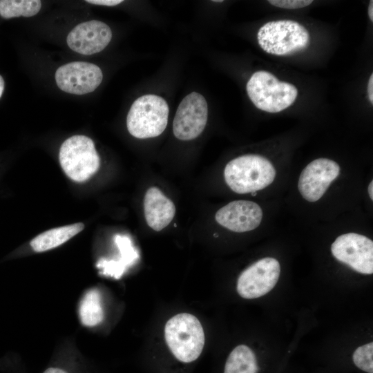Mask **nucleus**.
Listing matches in <instances>:
<instances>
[{"instance_id": "f257e3e1", "label": "nucleus", "mask_w": 373, "mask_h": 373, "mask_svg": "<svg viewBox=\"0 0 373 373\" xmlns=\"http://www.w3.org/2000/svg\"><path fill=\"white\" fill-rule=\"evenodd\" d=\"M276 175L272 163L265 157L256 154L237 157L229 162L224 170L227 184L239 194L266 188L274 182Z\"/></svg>"}, {"instance_id": "f03ea898", "label": "nucleus", "mask_w": 373, "mask_h": 373, "mask_svg": "<svg viewBox=\"0 0 373 373\" xmlns=\"http://www.w3.org/2000/svg\"><path fill=\"white\" fill-rule=\"evenodd\" d=\"M260 47L267 53L286 56L300 52L310 44L306 28L291 19L270 21L257 32Z\"/></svg>"}, {"instance_id": "7ed1b4c3", "label": "nucleus", "mask_w": 373, "mask_h": 373, "mask_svg": "<svg viewBox=\"0 0 373 373\" xmlns=\"http://www.w3.org/2000/svg\"><path fill=\"white\" fill-rule=\"evenodd\" d=\"M166 343L175 357L183 363L196 360L204 345V334L200 321L189 313L171 317L164 327Z\"/></svg>"}, {"instance_id": "20e7f679", "label": "nucleus", "mask_w": 373, "mask_h": 373, "mask_svg": "<svg viewBox=\"0 0 373 373\" xmlns=\"http://www.w3.org/2000/svg\"><path fill=\"white\" fill-rule=\"evenodd\" d=\"M246 89L256 108L271 113L287 108L298 96V89L294 85L279 80L266 70L255 72L248 80Z\"/></svg>"}, {"instance_id": "39448f33", "label": "nucleus", "mask_w": 373, "mask_h": 373, "mask_svg": "<svg viewBox=\"0 0 373 373\" xmlns=\"http://www.w3.org/2000/svg\"><path fill=\"white\" fill-rule=\"evenodd\" d=\"M169 106L161 97L145 95L131 105L126 117V126L131 135L139 139L155 137L165 130Z\"/></svg>"}, {"instance_id": "423d86ee", "label": "nucleus", "mask_w": 373, "mask_h": 373, "mask_svg": "<svg viewBox=\"0 0 373 373\" xmlns=\"http://www.w3.org/2000/svg\"><path fill=\"white\" fill-rule=\"evenodd\" d=\"M59 160L66 175L77 182L90 178L100 164L93 141L83 135L71 136L62 143Z\"/></svg>"}, {"instance_id": "0eeeda50", "label": "nucleus", "mask_w": 373, "mask_h": 373, "mask_svg": "<svg viewBox=\"0 0 373 373\" xmlns=\"http://www.w3.org/2000/svg\"><path fill=\"white\" fill-rule=\"evenodd\" d=\"M333 256L363 274L373 273V242L365 236L347 233L338 236L331 245Z\"/></svg>"}, {"instance_id": "6e6552de", "label": "nucleus", "mask_w": 373, "mask_h": 373, "mask_svg": "<svg viewBox=\"0 0 373 373\" xmlns=\"http://www.w3.org/2000/svg\"><path fill=\"white\" fill-rule=\"evenodd\" d=\"M280 265L274 258L260 259L245 269L239 276L236 289L243 298L253 299L269 292L276 285Z\"/></svg>"}, {"instance_id": "1a4fd4ad", "label": "nucleus", "mask_w": 373, "mask_h": 373, "mask_svg": "<svg viewBox=\"0 0 373 373\" xmlns=\"http://www.w3.org/2000/svg\"><path fill=\"white\" fill-rule=\"evenodd\" d=\"M208 118L205 98L197 92L187 95L180 103L173 123V131L180 140H191L203 131Z\"/></svg>"}, {"instance_id": "9d476101", "label": "nucleus", "mask_w": 373, "mask_h": 373, "mask_svg": "<svg viewBox=\"0 0 373 373\" xmlns=\"http://www.w3.org/2000/svg\"><path fill=\"white\" fill-rule=\"evenodd\" d=\"M340 170L338 164L329 158L312 161L302 171L298 179V189L302 197L310 202L318 201L338 176Z\"/></svg>"}, {"instance_id": "9b49d317", "label": "nucleus", "mask_w": 373, "mask_h": 373, "mask_svg": "<svg viewBox=\"0 0 373 373\" xmlns=\"http://www.w3.org/2000/svg\"><path fill=\"white\" fill-rule=\"evenodd\" d=\"M103 79L102 70L97 65L74 61L57 68L55 81L63 91L74 95H85L94 91Z\"/></svg>"}, {"instance_id": "f8f14e48", "label": "nucleus", "mask_w": 373, "mask_h": 373, "mask_svg": "<svg viewBox=\"0 0 373 373\" xmlns=\"http://www.w3.org/2000/svg\"><path fill=\"white\" fill-rule=\"evenodd\" d=\"M111 38L112 31L106 23L90 20L77 25L68 35L66 42L73 51L90 55L103 50Z\"/></svg>"}, {"instance_id": "ddd939ff", "label": "nucleus", "mask_w": 373, "mask_h": 373, "mask_svg": "<svg viewBox=\"0 0 373 373\" xmlns=\"http://www.w3.org/2000/svg\"><path fill=\"white\" fill-rule=\"evenodd\" d=\"M262 210L256 202L236 200L220 208L215 215L216 222L234 232L242 233L256 229L262 219Z\"/></svg>"}, {"instance_id": "4468645a", "label": "nucleus", "mask_w": 373, "mask_h": 373, "mask_svg": "<svg viewBox=\"0 0 373 373\" xmlns=\"http://www.w3.org/2000/svg\"><path fill=\"white\" fill-rule=\"evenodd\" d=\"M144 216L147 224L153 230L160 231L173 219L175 207L157 187H150L144 200Z\"/></svg>"}, {"instance_id": "2eb2a0df", "label": "nucleus", "mask_w": 373, "mask_h": 373, "mask_svg": "<svg viewBox=\"0 0 373 373\" xmlns=\"http://www.w3.org/2000/svg\"><path fill=\"white\" fill-rule=\"evenodd\" d=\"M115 242L119 250L121 258L115 260H103L99 266L103 269L105 275L119 278L125 271L127 267L132 265L139 258V254L131 239L122 235H116Z\"/></svg>"}, {"instance_id": "dca6fc26", "label": "nucleus", "mask_w": 373, "mask_h": 373, "mask_svg": "<svg viewBox=\"0 0 373 373\" xmlns=\"http://www.w3.org/2000/svg\"><path fill=\"white\" fill-rule=\"evenodd\" d=\"M84 228V223L78 222L49 229L34 238L30 241V246L36 252L54 249L74 237Z\"/></svg>"}, {"instance_id": "f3484780", "label": "nucleus", "mask_w": 373, "mask_h": 373, "mask_svg": "<svg viewBox=\"0 0 373 373\" xmlns=\"http://www.w3.org/2000/svg\"><path fill=\"white\" fill-rule=\"evenodd\" d=\"M258 366L253 350L245 345L236 347L225 363L224 373H257Z\"/></svg>"}, {"instance_id": "a211bd4d", "label": "nucleus", "mask_w": 373, "mask_h": 373, "mask_svg": "<svg viewBox=\"0 0 373 373\" xmlns=\"http://www.w3.org/2000/svg\"><path fill=\"white\" fill-rule=\"evenodd\" d=\"M79 318L86 327H94L104 318L101 296L97 289L88 290L81 300L79 309Z\"/></svg>"}, {"instance_id": "6ab92c4d", "label": "nucleus", "mask_w": 373, "mask_h": 373, "mask_svg": "<svg viewBox=\"0 0 373 373\" xmlns=\"http://www.w3.org/2000/svg\"><path fill=\"white\" fill-rule=\"evenodd\" d=\"M41 8L39 0H1L0 16L4 19L30 17L37 15Z\"/></svg>"}, {"instance_id": "aec40b11", "label": "nucleus", "mask_w": 373, "mask_h": 373, "mask_svg": "<svg viewBox=\"0 0 373 373\" xmlns=\"http://www.w3.org/2000/svg\"><path fill=\"white\" fill-rule=\"evenodd\" d=\"M373 343L370 342L356 349L352 358L355 365L367 373H373Z\"/></svg>"}, {"instance_id": "412c9836", "label": "nucleus", "mask_w": 373, "mask_h": 373, "mask_svg": "<svg viewBox=\"0 0 373 373\" xmlns=\"http://www.w3.org/2000/svg\"><path fill=\"white\" fill-rule=\"evenodd\" d=\"M268 2L276 7L285 9H298L309 6L312 0H269Z\"/></svg>"}, {"instance_id": "4be33fe9", "label": "nucleus", "mask_w": 373, "mask_h": 373, "mask_svg": "<svg viewBox=\"0 0 373 373\" xmlns=\"http://www.w3.org/2000/svg\"><path fill=\"white\" fill-rule=\"evenodd\" d=\"M123 1L121 0H87L86 2L106 6H115L121 3Z\"/></svg>"}, {"instance_id": "5701e85b", "label": "nucleus", "mask_w": 373, "mask_h": 373, "mask_svg": "<svg viewBox=\"0 0 373 373\" xmlns=\"http://www.w3.org/2000/svg\"><path fill=\"white\" fill-rule=\"evenodd\" d=\"M367 93H368V97L369 100L370 101L371 104H373V74L372 73L367 84Z\"/></svg>"}, {"instance_id": "b1692460", "label": "nucleus", "mask_w": 373, "mask_h": 373, "mask_svg": "<svg viewBox=\"0 0 373 373\" xmlns=\"http://www.w3.org/2000/svg\"><path fill=\"white\" fill-rule=\"evenodd\" d=\"M44 373H67V372L59 367H52L47 368Z\"/></svg>"}, {"instance_id": "393cba45", "label": "nucleus", "mask_w": 373, "mask_h": 373, "mask_svg": "<svg viewBox=\"0 0 373 373\" xmlns=\"http://www.w3.org/2000/svg\"><path fill=\"white\" fill-rule=\"evenodd\" d=\"M368 15L371 21H373V1H370L368 6Z\"/></svg>"}, {"instance_id": "a878e982", "label": "nucleus", "mask_w": 373, "mask_h": 373, "mask_svg": "<svg viewBox=\"0 0 373 373\" xmlns=\"http://www.w3.org/2000/svg\"><path fill=\"white\" fill-rule=\"evenodd\" d=\"M368 194L370 199L373 200V181H371L368 186Z\"/></svg>"}, {"instance_id": "bb28decb", "label": "nucleus", "mask_w": 373, "mask_h": 373, "mask_svg": "<svg viewBox=\"0 0 373 373\" xmlns=\"http://www.w3.org/2000/svg\"><path fill=\"white\" fill-rule=\"evenodd\" d=\"M4 86H5L4 79L2 77V76L0 75V98L3 93Z\"/></svg>"}, {"instance_id": "cd10ccee", "label": "nucleus", "mask_w": 373, "mask_h": 373, "mask_svg": "<svg viewBox=\"0 0 373 373\" xmlns=\"http://www.w3.org/2000/svg\"><path fill=\"white\" fill-rule=\"evenodd\" d=\"M215 2H222V1H213Z\"/></svg>"}]
</instances>
